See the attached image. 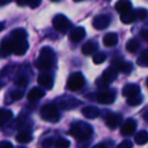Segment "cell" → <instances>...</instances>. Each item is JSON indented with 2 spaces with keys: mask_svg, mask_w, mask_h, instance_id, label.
<instances>
[{
  "mask_svg": "<svg viewBox=\"0 0 148 148\" xmlns=\"http://www.w3.org/2000/svg\"><path fill=\"white\" fill-rule=\"evenodd\" d=\"M27 33L23 29H13L10 33L9 39L13 44V53L16 56H23L29 49V43L27 41Z\"/></svg>",
  "mask_w": 148,
  "mask_h": 148,
  "instance_id": "1",
  "label": "cell"
},
{
  "mask_svg": "<svg viewBox=\"0 0 148 148\" xmlns=\"http://www.w3.org/2000/svg\"><path fill=\"white\" fill-rule=\"evenodd\" d=\"M68 133L78 141H84L92 135L93 129L85 122H77L71 126Z\"/></svg>",
  "mask_w": 148,
  "mask_h": 148,
  "instance_id": "2",
  "label": "cell"
},
{
  "mask_svg": "<svg viewBox=\"0 0 148 148\" xmlns=\"http://www.w3.org/2000/svg\"><path fill=\"white\" fill-rule=\"evenodd\" d=\"M55 57L53 49L50 47H44L40 51V57L36 62V66L40 70H49L53 66V60Z\"/></svg>",
  "mask_w": 148,
  "mask_h": 148,
  "instance_id": "3",
  "label": "cell"
},
{
  "mask_svg": "<svg viewBox=\"0 0 148 148\" xmlns=\"http://www.w3.org/2000/svg\"><path fill=\"white\" fill-rule=\"evenodd\" d=\"M85 84V79L80 72L71 74L67 79V88L71 91H77L81 89Z\"/></svg>",
  "mask_w": 148,
  "mask_h": 148,
  "instance_id": "4",
  "label": "cell"
},
{
  "mask_svg": "<svg viewBox=\"0 0 148 148\" xmlns=\"http://www.w3.org/2000/svg\"><path fill=\"white\" fill-rule=\"evenodd\" d=\"M41 116L45 121L55 123L59 119V112L55 105H46L41 109Z\"/></svg>",
  "mask_w": 148,
  "mask_h": 148,
  "instance_id": "5",
  "label": "cell"
},
{
  "mask_svg": "<svg viewBox=\"0 0 148 148\" xmlns=\"http://www.w3.org/2000/svg\"><path fill=\"white\" fill-rule=\"evenodd\" d=\"M53 27L56 31L60 33H67L71 29V23L70 21L63 14H58L53 18Z\"/></svg>",
  "mask_w": 148,
  "mask_h": 148,
  "instance_id": "6",
  "label": "cell"
},
{
  "mask_svg": "<svg viewBox=\"0 0 148 148\" xmlns=\"http://www.w3.org/2000/svg\"><path fill=\"white\" fill-rule=\"evenodd\" d=\"M115 92L112 90H105L101 91V92H97L95 95V101H97L99 103H101V105H111L115 101Z\"/></svg>",
  "mask_w": 148,
  "mask_h": 148,
  "instance_id": "7",
  "label": "cell"
},
{
  "mask_svg": "<svg viewBox=\"0 0 148 148\" xmlns=\"http://www.w3.org/2000/svg\"><path fill=\"white\" fill-rule=\"evenodd\" d=\"M110 21H111V18H110L109 15L107 14H99L97 16H95L92 21V25L95 29H105L109 27Z\"/></svg>",
  "mask_w": 148,
  "mask_h": 148,
  "instance_id": "8",
  "label": "cell"
},
{
  "mask_svg": "<svg viewBox=\"0 0 148 148\" xmlns=\"http://www.w3.org/2000/svg\"><path fill=\"white\" fill-rule=\"evenodd\" d=\"M137 124L133 119H127L121 127V134L123 136H131L135 133Z\"/></svg>",
  "mask_w": 148,
  "mask_h": 148,
  "instance_id": "9",
  "label": "cell"
},
{
  "mask_svg": "<svg viewBox=\"0 0 148 148\" xmlns=\"http://www.w3.org/2000/svg\"><path fill=\"white\" fill-rule=\"evenodd\" d=\"M85 35H86V33H85V29L82 27H74L69 34V40L72 43H79L84 39Z\"/></svg>",
  "mask_w": 148,
  "mask_h": 148,
  "instance_id": "10",
  "label": "cell"
},
{
  "mask_svg": "<svg viewBox=\"0 0 148 148\" xmlns=\"http://www.w3.org/2000/svg\"><path fill=\"white\" fill-rule=\"evenodd\" d=\"M118 73L117 69L115 67H109L103 72V75H101V80L106 83V84L109 85L110 83H112L114 80L117 79Z\"/></svg>",
  "mask_w": 148,
  "mask_h": 148,
  "instance_id": "11",
  "label": "cell"
},
{
  "mask_svg": "<svg viewBox=\"0 0 148 148\" xmlns=\"http://www.w3.org/2000/svg\"><path fill=\"white\" fill-rule=\"evenodd\" d=\"M123 117L120 114H110L106 120V124L110 129H116L122 123Z\"/></svg>",
  "mask_w": 148,
  "mask_h": 148,
  "instance_id": "12",
  "label": "cell"
},
{
  "mask_svg": "<svg viewBox=\"0 0 148 148\" xmlns=\"http://www.w3.org/2000/svg\"><path fill=\"white\" fill-rule=\"evenodd\" d=\"M123 95L125 97H137L140 95V87L137 84H127L124 86L123 91H122Z\"/></svg>",
  "mask_w": 148,
  "mask_h": 148,
  "instance_id": "13",
  "label": "cell"
},
{
  "mask_svg": "<svg viewBox=\"0 0 148 148\" xmlns=\"http://www.w3.org/2000/svg\"><path fill=\"white\" fill-rule=\"evenodd\" d=\"M115 8L117 12H119L120 14H123V13L132 10V3L130 0H119L116 2Z\"/></svg>",
  "mask_w": 148,
  "mask_h": 148,
  "instance_id": "14",
  "label": "cell"
},
{
  "mask_svg": "<svg viewBox=\"0 0 148 148\" xmlns=\"http://www.w3.org/2000/svg\"><path fill=\"white\" fill-rule=\"evenodd\" d=\"M38 83L47 89H51L54 84V78L49 74H41L38 77Z\"/></svg>",
  "mask_w": 148,
  "mask_h": 148,
  "instance_id": "15",
  "label": "cell"
},
{
  "mask_svg": "<svg viewBox=\"0 0 148 148\" xmlns=\"http://www.w3.org/2000/svg\"><path fill=\"white\" fill-rule=\"evenodd\" d=\"M80 103V101L76 99H65L59 103V108L62 110H71L78 107Z\"/></svg>",
  "mask_w": 148,
  "mask_h": 148,
  "instance_id": "16",
  "label": "cell"
},
{
  "mask_svg": "<svg viewBox=\"0 0 148 148\" xmlns=\"http://www.w3.org/2000/svg\"><path fill=\"white\" fill-rule=\"evenodd\" d=\"M99 49V45L95 41H88L82 46V53L85 56H89L95 54Z\"/></svg>",
  "mask_w": 148,
  "mask_h": 148,
  "instance_id": "17",
  "label": "cell"
},
{
  "mask_svg": "<svg viewBox=\"0 0 148 148\" xmlns=\"http://www.w3.org/2000/svg\"><path fill=\"white\" fill-rule=\"evenodd\" d=\"M115 63V68L119 71L123 72V73H130L133 69V65L129 62H126V61H123V60H119V61H114Z\"/></svg>",
  "mask_w": 148,
  "mask_h": 148,
  "instance_id": "18",
  "label": "cell"
},
{
  "mask_svg": "<svg viewBox=\"0 0 148 148\" xmlns=\"http://www.w3.org/2000/svg\"><path fill=\"white\" fill-rule=\"evenodd\" d=\"M1 52H2V57L5 58L13 53V44L10 39H4L1 43Z\"/></svg>",
  "mask_w": 148,
  "mask_h": 148,
  "instance_id": "19",
  "label": "cell"
},
{
  "mask_svg": "<svg viewBox=\"0 0 148 148\" xmlns=\"http://www.w3.org/2000/svg\"><path fill=\"white\" fill-rule=\"evenodd\" d=\"M44 97H45V91L40 87H34L27 93V99L31 101H36Z\"/></svg>",
  "mask_w": 148,
  "mask_h": 148,
  "instance_id": "20",
  "label": "cell"
},
{
  "mask_svg": "<svg viewBox=\"0 0 148 148\" xmlns=\"http://www.w3.org/2000/svg\"><path fill=\"white\" fill-rule=\"evenodd\" d=\"M118 41H119V39H118V35L116 33H109L107 34V35L103 37V45L106 46V47H114V46H116L118 44Z\"/></svg>",
  "mask_w": 148,
  "mask_h": 148,
  "instance_id": "21",
  "label": "cell"
},
{
  "mask_svg": "<svg viewBox=\"0 0 148 148\" xmlns=\"http://www.w3.org/2000/svg\"><path fill=\"white\" fill-rule=\"evenodd\" d=\"M121 21L125 25H130V23H134L137 18V12L136 10H130L126 13H123L121 14V17H120Z\"/></svg>",
  "mask_w": 148,
  "mask_h": 148,
  "instance_id": "22",
  "label": "cell"
},
{
  "mask_svg": "<svg viewBox=\"0 0 148 148\" xmlns=\"http://www.w3.org/2000/svg\"><path fill=\"white\" fill-rule=\"evenodd\" d=\"M81 113L87 119H95L99 116V110L95 107H85L82 109Z\"/></svg>",
  "mask_w": 148,
  "mask_h": 148,
  "instance_id": "23",
  "label": "cell"
},
{
  "mask_svg": "<svg viewBox=\"0 0 148 148\" xmlns=\"http://www.w3.org/2000/svg\"><path fill=\"white\" fill-rule=\"evenodd\" d=\"M134 141L138 145H144L148 143V132L147 131H140L134 137Z\"/></svg>",
  "mask_w": 148,
  "mask_h": 148,
  "instance_id": "24",
  "label": "cell"
},
{
  "mask_svg": "<svg viewBox=\"0 0 148 148\" xmlns=\"http://www.w3.org/2000/svg\"><path fill=\"white\" fill-rule=\"evenodd\" d=\"M140 48V43L138 42V40L136 39H131L127 42L126 44V50L129 53H135L136 51H138V49Z\"/></svg>",
  "mask_w": 148,
  "mask_h": 148,
  "instance_id": "25",
  "label": "cell"
},
{
  "mask_svg": "<svg viewBox=\"0 0 148 148\" xmlns=\"http://www.w3.org/2000/svg\"><path fill=\"white\" fill-rule=\"evenodd\" d=\"M16 140L19 143H29L32 140V135L27 131H21L16 135Z\"/></svg>",
  "mask_w": 148,
  "mask_h": 148,
  "instance_id": "26",
  "label": "cell"
},
{
  "mask_svg": "<svg viewBox=\"0 0 148 148\" xmlns=\"http://www.w3.org/2000/svg\"><path fill=\"white\" fill-rule=\"evenodd\" d=\"M137 64L143 67H148V49L144 50L137 59Z\"/></svg>",
  "mask_w": 148,
  "mask_h": 148,
  "instance_id": "27",
  "label": "cell"
},
{
  "mask_svg": "<svg viewBox=\"0 0 148 148\" xmlns=\"http://www.w3.org/2000/svg\"><path fill=\"white\" fill-rule=\"evenodd\" d=\"M13 118V113L9 110H1V125H4Z\"/></svg>",
  "mask_w": 148,
  "mask_h": 148,
  "instance_id": "28",
  "label": "cell"
},
{
  "mask_svg": "<svg viewBox=\"0 0 148 148\" xmlns=\"http://www.w3.org/2000/svg\"><path fill=\"white\" fill-rule=\"evenodd\" d=\"M70 141L64 138H59L55 143V148H69Z\"/></svg>",
  "mask_w": 148,
  "mask_h": 148,
  "instance_id": "29",
  "label": "cell"
},
{
  "mask_svg": "<svg viewBox=\"0 0 148 148\" xmlns=\"http://www.w3.org/2000/svg\"><path fill=\"white\" fill-rule=\"evenodd\" d=\"M142 103V97L137 95V97H128L127 99V103L131 107H136V106L140 105Z\"/></svg>",
  "mask_w": 148,
  "mask_h": 148,
  "instance_id": "30",
  "label": "cell"
},
{
  "mask_svg": "<svg viewBox=\"0 0 148 148\" xmlns=\"http://www.w3.org/2000/svg\"><path fill=\"white\" fill-rule=\"evenodd\" d=\"M92 60H93V63L95 64H101L105 62L106 55L103 53H97L93 55Z\"/></svg>",
  "mask_w": 148,
  "mask_h": 148,
  "instance_id": "31",
  "label": "cell"
},
{
  "mask_svg": "<svg viewBox=\"0 0 148 148\" xmlns=\"http://www.w3.org/2000/svg\"><path fill=\"white\" fill-rule=\"evenodd\" d=\"M15 84H16L17 87H21V88H25V87H27V78H25V77H23V76L18 77V79L15 81Z\"/></svg>",
  "mask_w": 148,
  "mask_h": 148,
  "instance_id": "32",
  "label": "cell"
},
{
  "mask_svg": "<svg viewBox=\"0 0 148 148\" xmlns=\"http://www.w3.org/2000/svg\"><path fill=\"white\" fill-rule=\"evenodd\" d=\"M23 93L21 90H13L10 93V97L13 101H19L21 99H23Z\"/></svg>",
  "mask_w": 148,
  "mask_h": 148,
  "instance_id": "33",
  "label": "cell"
},
{
  "mask_svg": "<svg viewBox=\"0 0 148 148\" xmlns=\"http://www.w3.org/2000/svg\"><path fill=\"white\" fill-rule=\"evenodd\" d=\"M136 12H137V18L139 21H143L147 17V11L145 9H138L136 10Z\"/></svg>",
  "mask_w": 148,
  "mask_h": 148,
  "instance_id": "34",
  "label": "cell"
},
{
  "mask_svg": "<svg viewBox=\"0 0 148 148\" xmlns=\"http://www.w3.org/2000/svg\"><path fill=\"white\" fill-rule=\"evenodd\" d=\"M117 148H133V143L130 140H124L118 145Z\"/></svg>",
  "mask_w": 148,
  "mask_h": 148,
  "instance_id": "35",
  "label": "cell"
},
{
  "mask_svg": "<svg viewBox=\"0 0 148 148\" xmlns=\"http://www.w3.org/2000/svg\"><path fill=\"white\" fill-rule=\"evenodd\" d=\"M41 3H42V0H29L27 5H29L31 8H37Z\"/></svg>",
  "mask_w": 148,
  "mask_h": 148,
  "instance_id": "36",
  "label": "cell"
},
{
  "mask_svg": "<svg viewBox=\"0 0 148 148\" xmlns=\"http://www.w3.org/2000/svg\"><path fill=\"white\" fill-rule=\"evenodd\" d=\"M0 148H13V145L9 141H2L0 144Z\"/></svg>",
  "mask_w": 148,
  "mask_h": 148,
  "instance_id": "37",
  "label": "cell"
},
{
  "mask_svg": "<svg viewBox=\"0 0 148 148\" xmlns=\"http://www.w3.org/2000/svg\"><path fill=\"white\" fill-rule=\"evenodd\" d=\"M52 144H53V139H52V138H49V139L45 140V141L43 142V147L44 148H49L52 146Z\"/></svg>",
  "mask_w": 148,
  "mask_h": 148,
  "instance_id": "38",
  "label": "cell"
},
{
  "mask_svg": "<svg viewBox=\"0 0 148 148\" xmlns=\"http://www.w3.org/2000/svg\"><path fill=\"white\" fill-rule=\"evenodd\" d=\"M140 36H141V38L144 41L148 42V29H143V31H141Z\"/></svg>",
  "mask_w": 148,
  "mask_h": 148,
  "instance_id": "39",
  "label": "cell"
},
{
  "mask_svg": "<svg viewBox=\"0 0 148 148\" xmlns=\"http://www.w3.org/2000/svg\"><path fill=\"white\" fill-rule=\"evenodd\" d=\"M29 0H16V3L19 5V6H25V5L29 4Z\"/></svg>",
  "mask_w": 148,
  "mask_h": 148,
  "instance_id": "40",
  "label": "cell"
},
{
  "mask_svg": "<svg viewBox=\"0 0 148 148\" xmlns=\"http://www.w3.org/2000/svg\"><path fill=\"white\" fill-rule=\"evenodd\" d=\"M92 148H107V147H106V145L103 143H99V144H97V145L93 146Z\"/></svg>",
  "mask_w": 148,
  "mask_h": 148,
  "instance_id": "41",
  "label": "cell"
},
{
  "mask_svg": "<svg viewBox=\"0 0 148 148\" xmlns=\"http://www.w3.org/2000/svg\"><path fill=\"white\" fill-rule=\"evenodd\" d=\"M143 118L146 120V121H148V112H146L145 114H144V116H143Z\"/></svg>",
  "mask_w": 148,
  "mask_h": 148,
  "instance_id": "42",
  "label": "cell"
},
{
  "mask_svg": "<svg viewBox=\"0 0 148 148\" xmlns=\"http://www.w3.org/2000/svg\"><path fill=\"white\" fill-rule=\"evenodd\" d=\"M7 1H8V0H1V4H2V5H4L5 3L7 2Z\"/></svg>",
  "mask_w": 148,
  "mask_h": 148,
  "instance_id": "43",
  "label": "cell"
},
{
  "mask_svg": "<svg viewBox=\"0 0 148 148\" xmlns=\"http://www.w3.org/2000/svg\"><path fill=\"white\" fill-rule=\"evenodd\" d=\"M73 1H75V2H79V1H82V0H73Z\"/></svg>",
  "mask_w": 148,
  "mask_h": 148,
  "instance_id": "44",
  "label": "cell"
},
{
  "mask_svg": "<svg viewBox=\"0 0 148 148\" xmlns=\"http://www.w3.org/2000/svg\"><path fill=\"white\" fill-rule=\"evenodd\" d=\"M146 85H147V87H148V78L146 79Z\"/></svg>",
  "mask_w": 148,
  "mask_h": 148,
  "instance_id": "45",
  "label": "cell"
},
{
  "mask_svg": "<svg viewBox=\"0 0 148 148\" xmlns=\"http://www.w3.org/2000/svg\"><path fill=\"white\" fill-rule=\"evenodd\" d=\"M51 1H60V0H51Z\"/></svg>",
  "mask_w": 148,
  "mask_h": 148,
  "instance_id": "46",
  "label": "cell"
},
{
  "mask_svg": "<svg viewBox=\"0 0 148 148\" xmlns=\"http://www.w3.org/2000/svg\"><path fill=\"white\" fill-rule=\"evenodd\" d=\"M21 148H23V147H21Z\"/></svg>",
  "mask_w": 148,
  "mask_h": 148,
  "instance_id": "47",
  "label": "cell"
}]
</instances>
